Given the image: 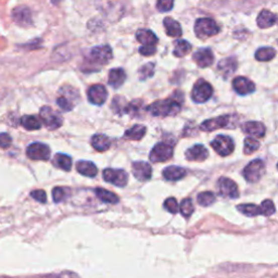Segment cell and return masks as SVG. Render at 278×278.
Here are the masks:
<instances>
[{
  "mask_svg": "<svg viewBox=\"0 0 278 278\" xmlns=\"http://www.w3.org/2000/svg\"><path fill=\"white\" fill-rule=\"evenodd\" d=\"M185 156L188 161L202 162L207 159L208 151L203 145H194L193 147L189 148L186 151Z\"/></svg>",
  "mask_w": 278,
  "mask_h": 278,
  "instance_id": "cell-19",
  "label": "cell"
},
{
  "mask_svg": "<svg viewBox=\"0 0 278 278\" xmlns=\"http://www.w3.org/2000/svg\"><path fill=\"white\" fill-rule=\"evenodd\" d=\"M12 19L18 25L23 27L31 26L33 24L32 12L30 8H27L25 6H19L13 9Z\"/></svg>",
  "mask_w": 278,
  "mask_h": 278,
  "instance_id": "cell-14",
  "label": "cell"
},
{
  "mask_svg": "<svg viewBox=\"0 0 278 278\" xmlns=\"http://www.w3.org/2000/svg\"><path fill=\"white\" fill-rule=\"evenodd\" d=\"M143 109V101L142 100H134L127 104L126 114H130L131 116H138L142 112Z\"/></svg>",
  "mask_w": 278,
  "mask_h": 278,
  "instance_id": "cell-42",
  "label": "cell"
},
{
  "mask_svg": "<svg viewBox=\"0 0 278 278\" xmlns=\"http://www.w3.org/2000/svg\"><path fill=\"white\" fill-rule=\"evenodd\" d=\"M163 25L165 27V32L168 34V36L170 37H180L183 34L182 27H180V24L172 18H165L163 20Z\"/></svg>",
  "mask_w": 278,
  "mask_h": 278,
  "instance_id": "cell-24",
  "label": "cell"
},
{
  "mask_svg": "<svg viewBox=\"0 0 278 278\" xmlns=\"http://www.w3.org/2000/svg\"><path fill=\"white\" fill-rule=\"evenodd\" d=\"M238 211L241 212L242 214L247 215V217H256V215H260L261 214V210H260V206L256 205V204H253V203H247V204H239L237 206Z\"/></svg>",
  "mask_w": 278,
  "mask_h": 278,
  "instance_id": "cell-35",
  "label": "cell"
},
{
  "mask_svg": "<svg viewBox=\"0 0 278 278\" xmlns=\"http://www.w3.org/2000/svg\"><path fill=\"white\" fill-rule=\"evenodd\" d=\"M215 194L211 191H204L198 194V203L202 206H208L215 202Z\"/></svg>",
  "mask_w": 278,
  "mask_h": 278,
  "instance_id": "cell-38",
  "label": "cell"
},
{
  "mask_svg": "<svg viewBox=\"0 0 278 278\" xmlns=\"http://www.w3.org/2000/svg\"><path fill=\"white\" fill-rule=\"evenodd\" d=\"M184 97L180 94L179 97H172L169 99L158 100L147 108L148 112L154 116H172L176 115L182 109V100Z\"/></svg>",
  "mask_w": 278,
  "mask_h": 278,
  "instance_id": "cell-1",
  "label": "cell"
},
{
  "mask_svg": "<svg viewBox=\"0 0 278 278\" xmlns=\"http://www.w3.org/2000/svg\"><path fill=\"white\" fill-rule=\"evenodd\" d=\"M173 157L172 146L165 143L157 144L150 152V160L154 163L165 162Z\"/></svg>",
  "mask_w": 278,
  "mask_h": 278,
  "instance_id": "cell-9",
  "label": "cell"
},
{
  "mask_svg": "<svg viewBox=\"0 0 278 278\" xmlns=\"http://www.w3.org/2000/svg\"><path fill=\"white\" fill-rule=\"evenodd\" d=\"M174 0H158L157 9L160 12H169L173 9Z\"/></svg>",
  "mask_w": 278,
  "mask_h": 278,
  "instance_id": "cell-44",
  "label": "cell"
},
{
  "mask_svg": "<svg viewBox=\"0 0 278 278\" xmlns=\"http://www.w3.org/2000/svg\"><path fill=\"white\" fill-rule=\"evenodd\" d=\"M70 190L68 188H65V187H55L52 190V198L55 203L62 202L64 201L68 196H70Z\"/></svg>",
  "mask_w": 278,
  "mask_h": 278,
  "instance_id": "cell-37",
  "label": "cell"
},
{
  "mask_svg": "<svg viewBox=\"0 0 278 278\" xmlns=\"http://www.w3.org/2000/svg\"><path fill=\"white\" fill-rule=\"evenodd\" d=\"M154 74H155V64L154 63L145 64L144 66L139 68V72H138V75H139V78H141V80L149 79Z\"/></svg>",
  "mask_w": 278,
  "mask_h": 278,
  "instance_id": "cell-43",
  "label": "cell"
},
{
  "mask_svg": "<svg viewBox=\"0 0 278 278\" xmlns=\"http://www.w3.org/2000/svg\"><path fill=\"white\" fill-rule=\"evenodd\" d=\"M164 207L172 214L178 212V203L175 198H168L164 201Z\"/></svg>",
  "mask_w": 278,
  "mask_h": 278,
  "instance_id": "cell-45",
  "label": "cell"
},
{
  "mask_svg": "<svg viewBox=\"0 0 278 278\" xmlns=\"http://www.w3.org/2000/svg\"><path fill=\"white\" fill-rule=\"evenodd\" d=\"M26 155L32 160L46 161L50 158V148L43 143H33L27 147Z\"/></svg>",
  "mask_w": 278,
  "mask_h": 278,
  "instance_id": "cell-12",
  "label": "cell"
},
{
  "mask_svg": "<svg viewBox=\"0 0 278 278\" xmlns=\"http://www.w3.org/2000/svg\"><path fill=\"white\" fill-rule=\"evenodd\" d=\"M31 197L34 198L36 201H38V202L40 203H45L47 201V194L44 190H34L31 192Z\"/></svg>",
  "mask_w": 278,
  "mask_h": 278,
  "instance_id": "cell-47",
  "label": "cell"
},
{
  "mask_svg": "<svg viewBox=\"0 0 278 278\" xmlns=\"http://www.w3.org/2000/svg\"><path fill=\"white\" fill-rule=\"evenodd\" d=\"M113 58V52L111 47L108 45H101L94 47L92 50L89 51L87 57V63L89 65H93L94 68L99 70L102 65L108 64L109 62Z\"/></svg>",
  "mask_w": 278,
  "mask_h": 278,
  "instance_id": "cell-2",
  "label": "cell"
},
{
  "mask_svg": "<svg viewBox=\"0 0 278 278\" xmlns=\"http://www.w3.org/2000/svg\"><path fill=\"white\" fill-rule=\"evenodd\" d=\"M219 192L222 197L236 199L239 197L238 186L233 179L227 177H221L218 182Z\"/></svg>",
  "mask_w": 278,
  "mask_h": 278,
  "instance_id": "cell-11",
  "label": "cell"
},
{
  "mask_svg": "<svg viewBox=\"0 0 278 278\" xmlns=\"http://www.w3.org/2000/svg\"><path fill=\"white\" fill-rule=\"evenodd\" d=\"M76 170L80 174L87 177H95L98 173V169L95 163L90 161H79L76 163Z\"/></svg>",
  "mask_w": 278,
  "mask_h": 278,
  "instance_id": "cell-27",
  "label": "cell"
},
{
  "mask_svg": "<svg viewBox=\"0 0 278 278\" xmlns=\"http://www.w3.org/2000/svg\"><path fill=\"white\" fill-rule=\"evenodd\" d=\"M193 60L200 67H207L212 65L214 61V54L210 48H201L193 53Z\"/></svg>",
  "mask_w": 278,
  "mask_h": 278,
  "instance_id": "cell-17",
  "label": "cell"
},
{
  "mask_svg": "<svg viewBox=\"0 0 278 278\" xmlns=\"http://www.w3.org/2000/svg\"><path fill=\"white\" fill-rule=\"evenodd\" d=\"M22 126L29 130H37L41 127V121L34 115H24L21 119Z\"/></svg>",
  "mask_w": 278,
  "mask_h": 278,
  "instance_id": "cell-34",
  "label": "cell"
},
{
  "mask_svg": "<svg viewBox=\"0 0 278 278\" xmlns=\"http://www.w3.org/2000/svg\"><path fill=\"white\" fill-rule=\"evenodd\" d=\"M260 148V143L253 137H248L245 139V154L251 155L252 152Z\"/></svg>",
  "mask_w": 278,
  "mask_h": 278,
  "instance_id": "cell-40",
  "label": "cell"
},
{
  "mask_svg": "<svg viewBox=\"0 0 278 278\" xmlns=\"http://www.w3.org/2000/svg\"><path fill=\"white\" fill-rule=\"evenodd\" d=\"M147 133V128H146L142 124H136L133 127H130L125 131V137H127L131 141H141Z\"/></svg>",
  "mask_w": 278,
  "mask_h": 278,
  "instance_id": "cell-30",
  "label": "cell"
},
{
  "mask_svg": "<svg viewBox=\"0 0 278 278\" xmlns=\"http://www.w3.org/2000/svg\"><path fill=\"white\" fill-rule=\"evenodd\" d=\"M214 151L221 157H227L232 155L235 149V144L233 139L226 135H219L215 137L211 143Z\"/></svg>",
  "mask_w": 278,
  "mask_h": 278,
  "instance_id": "cell-8",
  "label": "cell"
},
{
  "mask_svg": "<svg viewBox=\"0 0 278 278\" xmlns=\"http://www.w3.org/2000/svg\"><path fill=\"white\" fill-rule=\"evenodd\" d=\"M139 52L143 55H146V57H150V55H154L157 52V48L156 46H145L143 45L141 48H139Z\"/></svg>",
  "mask_w": 278,
  "mask_h": 278,
  "instance_id": "cell-48",
  "label": "cell"
},
{
  "mask_svg": "<svg viewBox=\"0 0 278 278\" xmlns=\"http://www.w3.org/2000/svg\"><path fill=\"white\" fill-rule=\"evenodd\" d=\"M39 116H40L41 122L44 123L45 126L50 130H54V129L59 128L62 125V123H63V119H62V116L57 112V111H54L50 107L41 108L39 111Z\"/></svg>",
  "mask_w": 278,
  "mask_h": 278,
  "instance_id": "cell-6",
  "label": "cell"
},
{
  "mask_svg": "<svg viewBox=\"0 0 278 278\" xmlns=\"http://www.w3.org/2000/svg\"><path fill=\"white\" fill-rule=\"evenodd\" d=\"M12 144V138L9 134L2 133L0 134V148L7 149L9 148Z\"/></svg>",
  "mask_w": 278,
  "mask_h": 278,
  "instance_id": "cell-46",
  "label": "cell"
},
{
  "mask_svg": "<svg viewBox=\"0 0 278 278\" xmlns=\"http://www.w3.org/2000/svg\"><path fill=\"white\" fill-rule=\"evenodd\" d=\"M191 51V45L187 40L179 39L174 43V50L173 54L177 58L185 57L186 54H188Z\"/></svg>",
  "mask_w": 278,
  "mask_h": 278,
  "instance_id": "cell-29",
  "label": "cell"
},
{
  "mask_svg": "<svg viewBox=\"0 0 278 278\" xmlns=\"http://www.w3.org/2000/svg\"><path fill=\"white\" fill-rule=\"evenodd\" d=\"M133 174L136 179L141 180V182H147L151 178L152 168L147 162L137 161L133 163Z\"/></svg>",
  "mask_w": 278,
  "mask_h": 278,
  "instance_id": "cell-18",
  "label": "cell"
},
{
  "mask_svg": "<svg viewBox=\"0 0 278 278\" xmlns=\"http://www.w3.org/2000/svg\"><path fill=\"white\" fill-rule=\"evenodd\" d=\"M186 175L185 169L180 168V166L172 165L163 170V177L166 180H171V182H176V180L182 179Z\"/></svg>",
  "mask_w": 278,
  "mask_h": 278,
  "instance_id": "cell-26",
  "label": "cell"
},
{
  "mask_svg": "<svg viewBox=\"0 0 278 278\" xmlns=\"http://www.w3.org/2000/svg\"><path fill=\"white\" fill-rule=\"evenodd\" d=\"M276 50L272 47H262L255 52V59L258 61L266 62L275 58Z\"/></svg>",
  "mask_w": 278,
  "mask_h": 278,
  "instance_id": "cell-33",
  "label": "cell"
},
{
  "mask_svg": "<svg viewBox=\"0 0 278 278\" xmlns=\"http://www.w3.org/2000/svg\"><path fill=\"white\" fill-rule=\"evenodd\" d=\"M233 87L235 92L241 96L252 94L255 89L254 83L247 78H242V76H238L233 81Z\"/></svg>",
  "mask_w": 278,
  "mask_h": 278,
  "instance_id": "cell-16",
  "label": "cell"
},
{
  "mask_svg": "<svg viewBox=\"0 0 278 278\" xmlns=\"http://www.w3.org/2000/svg\"><path fill=\"white\" fill-rule=\"evenodd\" d=\"M242 129L246 134L251 135L252 137L256 138H262L265 136V125L262 122H256V121H249L246 122L242 125Z\"/></svg>",
  "mask_w": 278,
  "mask_h": 278,
  "instance_id": "cell-20",
  "label": "cell"
},
{
  "mask_svg": "<svg viewBox=\"0 0 278 278\" xmlns=\"http://www.w3.org/2000/svg\"><path fill=\"white\" fill-rule=\"evenodd\" d=\"M180 213L184 218H189L193 213V204L190 198H186L180 203Z\"/></svg>",
  "mask_w": 278,
  "mask_h": 278,
  "instance_id": "cell-39",
  "label": "cell"
},
{
  "mask_svg": "<svg viewBox=\"0 0 278 278\" xmlns=\"http://www.w3.org/2000/svg\"><path fill=\"white\" fill-rule=\"evenodd\" d=\"M220 32V27L218 23L213 19L210 18H201L196 21L194 24V33L196 36L200 39H206L212 37Z\"/></svg>",
  "mask_w": 278,
  "mask_h": 278,
  "instance_id": "cell-4",
  "label": "cell"
},
{
  "mask_svg": "<svg viewBox=\"0 0 278 278\" xmlns=\"http://www.w3.org/2000/svg\"><path fill=\"white\" fill-rule=\"evenodd\" d=\"M103 179L107 183L113 184L117 187L126 186L128 182V175L124 170H116V169H106L103 171Z\"/></svg>",
  "mask_w": 278,
  "mask_h": 278,
  "instance_id": "cell-10",
  "label": "cell"
},
{
  "mask_svg": "<svg viewBox=\"0 0 278 278\" xmlns=\"http://www.w3.org/2000/svg\"><path fill=\"white\" fill-rule=\"evenodd\" d=\"M264 173H265V164L262 160L256 159L246 166L243 170V176L249 183H258Z\"/></svg>",
  "mask_w": 278,
  "mask_h": 278,
  "instance_id": "cell-7",
  "label": "cell"
},
{
  "mask_svg": "<svg viewBox=\"0 0 278 278\" xmlns=\"http://www.w3.org/2000/svg\"><path fill=\"white\" fill-rule=\"evenodd\" d=\"M92 146L94 147L95 150L99 151V152H103L110 148L111 146V141L109 139V137H107L106 135L102 134H97L94 135L92 137Z\"/></svg>",
  "mask_w": 278,
  "mask_h": 278,
  "instance_id": "cell-28",
  "label": "cell"
},
{
  "mask_svg": "<svg viewBox=\"0 0 278 278\" xmlns=\"http://www.w3.org/2000/svg\"><path fill=\"white\" fill-rule=\"evenodd\" d=\"M125 80H126V73H125L124 70L121 67L112 68L109 72L108 83L111 87H113L115 89L120 88L124 84Z\"/></svg>",
  "mask_w": 278,
  "mask_h": 278,
  "instance_id": "cell-21",
  "label": "cell"
},
{
  "mask_svg": "<svg viewBox=\"0 0 278 278\" xmlns=\"http://www.w3.org/2000/svg\"><path fill=\"white\" fill-rule=\"evenodd\" d=\"M234 115H221L218 117H213L210 120H205L202 124L200 125V128L203 131H213L220 128L228 127L229 123H231Z\"/></svg>",
  "mask_w": 278,
  "mask_h": 278,
  "instance_id": "cell-13",
  "label": "cell"
},
{
  "mask_svg": "<svg viewBox=\"0 0 278 278\" xmlns=\"http://www.w3.org/2000/svg\"><path fill=\"white\" fill-rule=\"evenodd\" d=\"M88 100L96 106H102L108 98V90L101 84L93 85L87 90Z\"/></svg>",
  "mask_w": 278,
  "mask_h": 278,
  "instance_id": "cell-15",
  "label": "cell"
},
{
  "mask_svg": "<svg viewBox=\"0 0 278 278\" xmlns=\"http://www.w3.org/2000/svg\"><path fill=\"white\" fill-rule=\"evenodd\" d=\"M80 99V93L71 86H64L59 90V97L57 98V104L61 110L71 111Z\"/></svg>",
  "mask_w": 278,
  "mask_h": 278,
  "instance_id": "cell-3",
  "label": "cell"
},
{
  "mask_svg": "<svg viewBox=\"0 0 278 278\" xmlns=\"http://www.w3.org/2000/svg\"><path fill=\"white\" fill-rule=\"evenodd\" d=\"M53 164L57 166V168L63 170L65 172L71 171L72 168V159L71 157H68L63 154H58L55 155L53 159Z\"/></svg>",
  "mask_w": 278,
  "mask_h": 278,
  "instance_id": "cell-31",
  "label": "cell"
},
{
  "mask_svg": "<svg viewBox=\"0 0 278 278\" xmlns=\"http://www.w3.org/2000/svg\"><path fill=\"white\" fill-rule=\"evenodd\" d=\"M112 109L115 113L117 114H126V108H127V102L125 98L120 96H116L115 98L112 100Z\"/></svg>",
  "mask_w": 278,
  "mask_h": 278,
  "instance_id": "cell-36",
  "label": "cell"
},
{
  "mask_svg": "<svg viewBox=\"0 0 278 278\" xmlns=\"http://www.w3.org/2000/svg\"><path fill=\"white\" fill-rule=\"evenodd\" d=\"M95 193L97 197H98L101 201H103V202H106V203L113 204V203L119 202V200H120L119 197H117L115 193L111 192L107 189H103V188H97L95 190Z\"/></svg>",
  "mask_w": 278,
  "mask_h": 278,
  "instance_id": "cell-32",
  "label": "cell"
},
{
  "mask_svg": "<svg viewBox=\"0 0 278 278\" xmlns=\"http://www.w3.org/2000/svg\"><path fill=\"white\" fill-rule=\"evenodd\" d=\"M218 70L219 72L224 76V78H227V76L232 75L236 70H237V60H236L234 57L223 59L222 61H220Z\"/></svg>",
  "mask_w": 278,
  "mask_h": 278,
  "instance_id": "cell-23",
  "label": "cell"
},
{
  "mask_svg": "<svg viewBox=\"0 0 278 278\" xmlns=\"http://www.w3.org/2000/svg\"><path fill=\"white\" fill-rule=\"evenodd\" d=\"M260 210H261V214L265 215V217H270V215H273L276 211L275 205L273 203L272 200H264L263 202L260 205Z\"/></svg>",
  "mask_w": 278,
  "mask_h": 278,
  "instance_id": "cell-41",
  "label": "cell"
},
{
  "mask_svg": "<svg viewBox=\"0 0 278 278\" xmlns=\"http://www.w3.org/2000/svg\"><path fill=\"white\" fill-rule=\"evenodd\" d=\"M136 39L145 46H156L158 44V37L150 30H139L136 33Z\"/></svg>",
  "mask_w": 278,
  "mask_h": 278,
  "instance_id": "cell-25",
  "label": "cell"
},
{
  "mask_svg": "<svg viewBox=\"0 0 278 278\" xmlns=\"http://www.w3.org/2000/svg\"><path fill=\"white\" fill-rule=\"evenodd\" d=\"M276 21L277 17L273 12L268 10H262L259 13L258 19H256V23H258L260 29H268V27H272L276 24Z\"/></svg>",
  "mask_w": 278,
  "mask_h": 278,
  "instance_id": "cell-22",
  "label": "cell"
},
{
  "mask_svg": "<svg viewBox=\"0 0 278 278\" xmlns=\"http://www.w3.org/2000/svg\"><path fill=\"white\" fill-rule=\"evenodd\" d=\"M213 95V88L210 83L200 79L193 85L191 92V98L194 102L203 103L211 98Z\"/></svg>",
  "mask_w": 278,
  "mask_h": 278,
  "instance_id": "cell-5",
  "label": "cell"
}]
</instances>
